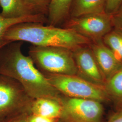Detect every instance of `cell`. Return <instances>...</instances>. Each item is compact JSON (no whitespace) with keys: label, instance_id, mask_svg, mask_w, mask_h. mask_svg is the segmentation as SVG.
<instances>
[{"label":"cell","instance_id":"obj_12","mask_svg":"<svg viewBox=\"0 0 122 122\" xmlns=\"http://www.w3.org/2000/svg\"><path fill=\"white\" fill-rule=\"evenodd\" d=\"M47 21L45 15L42 14H33L21 17L6 18L0 13V50L8 44L5 40V35L11 27L23 23H40L43 24Z\"/></svg>","mask_w":122,"mask_h":122},{"label":"cell","instance_id":"obj_7","mask_svg":"<svg viewBox=\"0 0 122 122\" xmlns=\"http://www.w3.org/2000/svg\"><path fill=\"white\" fill-rule=\"evenodd\" d=\"M65 26L74 30L92 42L102 40L113 28L112 16L106 12L70 18Z\"/></svg>","mask_w":122,"mask_h":122},{"label":"cell","instance_id":"obj_22","mask_svg":"<svg viewBox=\"0 0 122 122\" xmlns=\"http://www.w3.org/2000/svg\"><path fill=\"white\" fill-rule=\"evenodd\" d=\"M30 114H24L15 118H13L6 122H29L28 117Z\"/></svg>","mask_w":122,"mask_h":122},{"label":"cell","instance_id":"obj_18","mask_svg":"<svg viewBox=\"0 0 122 122\" xmlns=\"http://www.w3.org/2000/svg\"><path fill=\"white\" fill-rule=\"evenodd\" d=\"M122 6V0H107L105 12L112 15Z\"/></svg>","mask_w":122,"mask_h":122},{"label":"cell","instance_id":"obj_21","mask_svg":"<svg viewBox=\"0 0 122 122\" xmlns=\"http://www.w3.org/2000/svg\"><path fill=\"white\" fill-rule=\"evenodd\" d=\"M106 122H122V109H118L113 113Z\"/></svg>","mask_w":122,"mask_h":122},{"label":"cell","instance_id":"obj_6","mask_svg":"<svg viewBox=\"0 0 122 122\" xmlns=\"http://www.w3.org/2000/svg\"><path fill=\"white\" fill-rule=\"evenodd\" d=\"M62 112L59 122H103L104 108L97 100L71 98L61 94Z\"/></svg>","mask_w":122,"mask_h":122},{"label":"cell","instance_id":"obj_23","mask_svg":"<svg viewBox=\"0 0 122 122\" xmlns=\"http://www.w3.org/2000/svg\"><path fill=\"white\" fill-rule=\"evenodd\" d=\"M122 109V107L121 108H119V109Z\"/></svg>","mask_w":122,"mask_h":122},{"label":"cell","instance_id":"obj_16","mask_svg":"<svg viewBox=\"0 0 122 122\" xmlns=\"http://www.w3.org/2000/svg\"><path fill=\"white\" fill-rule=\"evenodd\" d=\"M102 41L122 64V30L113 28L103 37Z\"/></svg>","mask_w":122,"mask_h":122},{"label":"cell","instance_id":"obj_3","mask_svg":"<svg viewBox=\"0 0 122 122\" xmlns=\"http://www.w3.org/2000/svg\"><path fill=\"white\" fill-rule=\"evenodd\" d=\"M29 54L37 68L44 74L76 75L73 51L70 49L32 45Z\"/></svg>","mask_w":122,"mask_h":122},{"label":"cell","instance_id":"obj_9","mask_svg":"<svg viewBox=\"0 0 122 122\" xmlns=\"http://www.w3.org/2000/svg\"><path fill=\"white\" fill-rule=\"evenodd\" d=\"M90 46L105 81L122 68V63L102 40L92 42Z\"/></svg>","mask_w":122,"mask_h":122},{"label":"cell","instance_id":"obj_2","mask_svg":"<svg viewBox=\"0 0 122 122\" xmlns=\"http://www.w3.org/2000/svg\"><path fill=\"white\" fill-rule=\"evenodd\" d=\"M5 40L8 44L27 42L41 47H57L72 51L92 42L74 30L52 25L44 26L40 23H23L11 27L6 31Z\"/></svg>","mask_w":122,"mask_h":122},{"label":"cell","instance_id":"obj_4","mask_svg":"<svg viewBox=\"0 0 122 122\" xmlns=\"http://www.w3.org/2000/svg\"><path fill=\"white\" fill-rule=\"evenodd\" d=\"M34 100L16 81L0 75V122L31 114Z\"/></svg>","mask_w":122,"mask_h":122},{"label":"cell","instance_id":"obj_10","mask_svg":"<svg viewBox=\"0 0 122 122\" xmlns=\"http://www.w3.org/2000/svg\"><path fill=\"white\" fill-rule=\"evenodd\" d=\"M62 112L60 98H40L34 99L31 108V114L59 121Z\"/></svg>","mask_w":122,"mask_h":122},{"label":"cell","instance_id":"obj_1","mask_svg":"<svg viewBox=\"0 0 122 122\" xmlns=\"http://www.w3.org/2000/svg\"><path fill=\"white\" fill-rule=\"evenodd\" d=\"M22 44L20 41L12 42L0 50V75L16 81L34 99H59L61 94L37 68L30 57L23 53Z\"/></svg>","mask_w":122,"mask_h":122},{"label":"cell","instance_id":"obj_14","mask_svg":"<svg viewBox=\"0 0 122 122\" xmlns=\"http://www.w3.org/2000/svg\"><path fill=\"white\" fill-rule=\"evenodd\" d=\"M1 15L6 18H16L35 14L23 0H0Z\"/></svg>","mask_w":122,"mask_h":122},{"label":"cell","instance_id":"obj_15","mask_svg":"<svg viewBox=\"0 0 122 122\" xmlns=\"http://www.w3.org/2000/svg\"><path fill=\"white\" fill-rule=\"evenodd\" d=\"M110 100L118 107H122V68L108 79L104 86Z\"/></svg>","mask_w":122,"mask_h":122},{"label":"cell","instance_id":"obj_5","mask_svg":"<svg viewBox=\"0 0 122 122\" xmlns=\"http://www.w3.org/2000/svg\"><path fill=\"white\" fill-rule=\"evenodd\" d=\"M44 75L52 86L64 96L101 103L110 100L104 86L89 82L76 75Z\"/></svg>","mask_w":122,"mask_h":122},{"label":"cell","instance_id":"obj_20","mask_svg":"<svg viewBox=\"0 0 122 122\" xmlns=\"http://www.w3.org/2000/svg\"><path fill=\"white\" fill-rule=\"evenodd\" d=\"M29 122H57L58 121L42 116L30 114L28 117Z\"/></svg>","mask_w":122,"mask_h":122},{"label":"cell","instance_id":"obj_17","mask_svg":"<svg viewBox=\"0 0 122 122\" xmlns=\"http://www.w3.org/2000/svg\"><path fill=\"white\" fill-rule=\"evenodd\" d=\"M28 7L35 14L44 15L48 13L51 0H23Z\"/></svg>","mask_w":122,"mask_h":122},{"label":"cell","instance_id":"obj_13","mask_svg":"<svg viewBox=\"0 0 122 122\" xmlns=\"http://www.w3.org/2000/svg\"><path fill=\"white\" fill-rule=\"evenodd\" d=\"M73 0H51L48 10L49 25L57 26L62 23L70 15Z\"/></svg>","mask_w":122,"mask_h":122},{"label":"cell","instance_id":"obj_11","mask_svg":"<svg viewBox=\"0 0 122 122\" xmlns=\"http://www.w3.org/2000/svg\"><path fill=\"white\" fill-rule=\"evenodd\" d=\"M107 0H73L70 11V18L105 12Z\"/></svg>","mask_w":122,"mask_h":122},{"label":"cell","instance_id":"obj_19","mask_svg":"<svg viewBox=\"0 0 122 122\" xmlns=\"http://www.w3.org/2000/svg\"><path fill=\"white\" fill-rule=\"evenodd\" d=\"M111 16L113 28L122 30V6Z\"/></svg>","mask_w":122,"mask_h":122},{"label":"cell","instance_id":"obj_8","mask_svg":"<svg viewBox=\"0 0 122 122\" xmlns=\"http://www.w3.org/2000/svg\"><path fill=\"white\" fill-rule=\"evenodd\" d=\"M77 69L76 76L89 82L104 86L105 81L98 65L90 45L73 51Z\"/></svg>","mask_w":122,"mask_h":122}]
</instances>
